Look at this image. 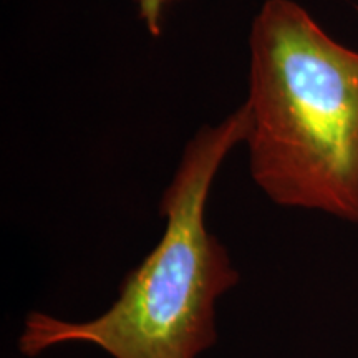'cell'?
Masks as SVG:
<instances>
[{"instance_id":"obj_1","label":"cell","mask_w":358,"mask_h":358,"mask_svg":"<svg viewBox=\"0 0 358 358\" xmlns=\"http://www.w3.org/2000/svg\"><path fill=\"white\" fill-rule=\"evenodd\" d=\"M249 124L244 103L217 127L196 133L161 198L163 236L124 275L116 301L87 320L30 312L17 342L22 355L85 343L111 358H199L214 347L217 302L241 277L206 226V204L219 168L245 141Z\"/></svg>"},{"instance_id":"obj_2","label":"cell","mask_w":358,"mask_h":358,"mask_svg":"<svg viewBox=\"0 0 358 358\" xmlns=\"http://www.w3.org/2000/svg\"><path fill=\"white\" fill-rule=\"evenodd\" d=\"M250 176L282 208L358 224V52L294 0L250 30Z\"/></svg>"},{"instance_id":"obj_3","label":"cell","mask_w":358,"mask_h":358,"mask_svg":"<svg viewBox=\"0 0 358 358\" xmlns=\"http://www.w3.org/2000/svg\"><path fill=\"white\" fill-rule=\"evenodd\" d=\"M138 6L141 20L145 22L148 32L153 37L161 35V24H163V12L166 10L169 3L176 0H134Z\"/></svg>"}]
</instances>
